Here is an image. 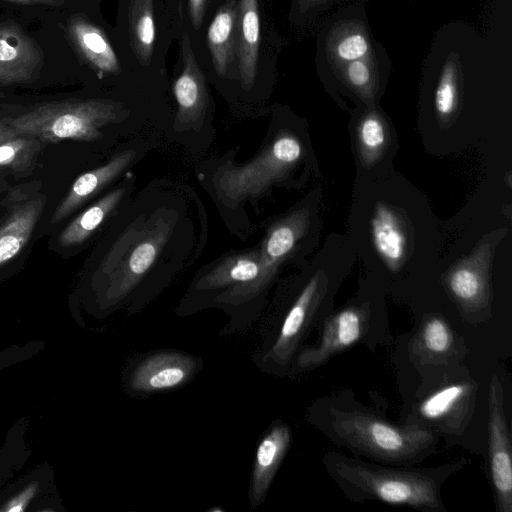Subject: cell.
I'll use <instances>...</instances> for the list:
<instances>
[{"instance_id": "obj_1", "label": "cell", "mask_w": 512, "mask_h": 512, "mask_svg": "<svg viewBox=\"0 0 512 512\" xmlns=\"http://www.w3.org/2000/svg\"><path fill=\"white\" fill-rule=\"evenodd\" d=\"M128 224L103 258L93 282L97 304L108 314L143 309L182 267L193 227L175 190L147 186L126 204Z\"/></svg>"}, {"instance_id": "obj_2", "label": "cell", "mask_w": 512, "mask_h": 512, "mask_svg": "<svg viewBox=\"0 0 512 512\" xmlns=\"http://www.w3.org/2000/svg\"><path fill=\"white\" fill-rule=\"evenodd\" d=\"M465 460L429 469L389 468L328 452L324 465L347 496L355 501L379 500L423 511L445 512L442 482Z\"/></svg>"}, {"instance_id": "obj_3", "label": "cell", "mask_w": 512, "mask_h": 512, "mask_svg": "<svg viewBox=\"0 0 512 512\" xmlns=\"http://www.w3.org/2000/svg\"><path fill=\"white\" fill-rule=\"evenodd\" d=\"M304 155L298 136L288 129L269 131L257 154L243 164L218 165L210 178L213 196L222 208L234 212L246 202L261 199L295 170Z\"/></svg>"}, {"instance_id": "obj_4", "label": "cell", "mask_w": 512, "mask_h": 512, "mask_svg": "<svg viewBox=\"0 0 512 512\" xmlns=\"http://www.w3.org/2000/svg\"><path fill=\"white\" fill-rule=\"evenodd\" d=\"M130 116L123 103L110 99H70L43 103L10 120L18 134L41 142L64 140L95 142L105 129L123 124Z\"/></svg>"}, {"instance_id": "obj_5", "label": "cell", "mask_w": 512, "mask_h": 512, "mask_svg": "<svg viewBox=\"0 0 512 512\" xmlns=\"http://www.w3.org/2000/svg\"><path fill=\"white\" fill-rule=\"evenodd\" d=\"M332 435L362 454L386 462H409L423 456L436 441L434 433L418 424L394 425L358 410L332 409Z\"/></svg>"}, {"instance_id": "obj_6", "label": "cell", "mask_w": 512, "mask_h": 512, "mask_svg": "<svg viewBox=\"0 0 512 512\" xmlns=\"http://www.w3.org/2000/svg\"><path fill=\"white\" fill-rule=\"evenodd\" d=\"M308 226L309 213L302 208L276 219L266 228L259 245L260 274L245 294L234 321L223 328L222 336L243 331L257 320L268 291L307 233Z\"/></svg>"}, {"instance_id": "obj_7", "label": "cell", "mask_w": 512, "mask_h": 512, "mask_svg": "<svg viewBox=\"0 0 512 512\" xmlns=\"http://www.w3.org/2000/svg\"><path fill=\"white\" fill-rule=\"evenodd\" d=\"M324 276L316 273L302 288L276 327L262 334L252 361L262 373L283 376L291 368L300 343L325 293Z\"/></svg>"}, {"instance_id": "obj_8", "label": "cell", "mask_w": 512, "mask_h": 512, "mask_svg": "<svg viewBox=\"0 0 512 512\" xmlns=\"http://www.w3.org/2000/svg\"><path fill=\"white\" fill-rule=\"evenodd\" d=\"M203 360L179 350H157L128 359L123 387L130 397H147L185 386L199 373Z\"/></svg>"}, {"instance_id": "obj_9", "label": "cell", "mask_w": 512, "mask_h": 512, "mask_svg": "<svg viewBox=\"0 0 512 512\" xmlns=\"http://www.w3.org/2000/svg\"><path fill=\"white\" fill-rule=\"evenodd\" d=\"M488 457L490 478L499 512H512V456L510 430L504 410L501 380L493 375L488 393Z\"/></svg>"}, {"instance_id": "obj_10", "label": "cell", "mask_w": 512, "mask_h": 512, "mask_svg": "<svg viewBox=\"0 0 512 512\" xmlns=\"http://www.w3.org/2000/svg\"><path fill=\"white\" fill-rule=\"evenodd\" d=\"M368 320L369 311L364 306H350L330 316L323 325L318 344L297 353L293 361L296 371L317 368L357 343L367 329Z\"/></svg>"}, {"instance_id": "obj_11", "label": "cell", "mask_w": 512, "mask_h": 512, "mask_svg": "<svg viewBox=\"0 0 512 512\" xmlns=\"http://www.w3.org/2000/svg\"><path fill=\"white\" fill-rule=\"evenodd\" d=\"M147 150L146 142L136 138L127 148L115 153L105 164L80 175L55 209L51 222H61L87 200L124 176Z\"/></svg>"}, {"instance_id": "obj_12", "label": "cell", "mask_w": 512, "mask_h": 512, "mask_svg": "<svg viewBox=\"0 0 512 512\" xmlns=\"http://www.w3.org/2000/svg\"><path fill=\"white\" fill-rule=\"evenodd\" d=\"M183 68L173 84L177 113L171 132L180 134L200 132L209 107L205 77L195 59L189 38L182 39Z\"/></svg>"}, {"instance_id": "obj_13", "label": "cell", "mask_w": 512, "mask_h": 512, "mask_svg": "<svg viewBox=\"0 0 512 512\" xmlns=\"http://www.w3.org/2000/svg\"><path fill=\"white\" fill-rule=\"evenodd\" d=\"M291 441V428L282 420L271 423L259 440L248 491L252 509H256L264 502Z\"/></svg>"}, {"instance_id": "obj_14", "label": "cell", "mask_w": 512, "mask_h": 512, "mask_svg": "<svg viewBox=\"0 0 512 512\" xmlns=\"http://www.w3.org/2000/svg\"><path fill=\"white\" fill-rule=\"evenodd\" d=\"M42 63V51L17 24L0 25V84L29 82Z\"/></svg>"}, {"instance_id": "obj_15", "label": "cell", "mask_w": 512, "mask_h": 512, "mask_svg": "<svg viewBox=\"0 0 512 512\" xmlns=\"http://www.w3.org/2000/svg\"><path fill=\"white\" fill-rule=\"evenodd\" d=\"M488 255L489 249L481 247V251L457 264L446 276V287L464 312L477 313L490 304Z\"/></svg>"}, {"instance_id": "obj_16", "label": "cell", "mask_w": 512, "mask_h": 512, "mask_svg": "<svg viewBox=\"0 0 512 512\" xmlns=\"http://www.w3.org/2000/svg\"><path fill=\"white\" fill-rule=\"evenodd\" d=\"M135 181L136 177L132 171H127L116 187L68 224L59 235V244L70 247L88 240L110 216L115 215L130 200L135 189Z\"/></svg>"}, {"instance_id": "obj_17", "label": "cell", "mask_w": 512, "mask_h": 512, "mask_svg": "<svg viewBox=\"0 0 512 512\" xmlns=\"http://www.w3.org/2000/svg\"><path fill=\"white\" fill-rule=\"evenodd\" d=\"M474 400L475 386L472 382H455L424 398L418 406V413L438 426L458 428L469 419Z\"/></svg>"}, {"instance_id": "obj_18", "label": "cell", "mask_w": 512, "mask_h": 512, "mask_svg": "<svg viewBox=\"0 0 512 512\" xmlns=\"http://www.w3.org/2000/svg\"><path fill=\"white\" fill-rule=\"evenodd\" d=\"M46 203L37 195L14 206L0 225V266L16 257L29 241Z\"/></svg>"}, {"instance_id": "obj_19", "label": "cell", "mask_w": 512, "mask_h": 512, "mask_svg": "<svg viewBox=\"0 0 512 512\" xmlns=\"http://www.w3.org/2000/svg\"><path fill=\"white\" fill-rule=\"evenodd\" d=\"M237 12L236 1L222 5L215 14L207 33L213 66L221 77L229 75L231 66L238 57Z\"/></svg>"}, {"instance_id": "obj_20", "label": "cell", "mask_w": 512, "mask_h": 512, "mask_svg": "<svg viewBox=\"0 0 512 512\" xmlns=\"http://www.w3.org/2000/svg\"><path fill=\"white\" fill-rule=\"evenodd\" d=\"M238 70L243 89L253 87L257 74L260 24L258 0H240L237 12Z\"/></svg>"}, {"instance_id": "obj_21", "label": "cell", "mask_w": 512, "mask_h": 512, "mask_svg": "<svg viewBox=\"0 0 512 512\" xmlns=\"http://www.w3.org/2000/svg\"><path fill=\"white\" fill-rule=\"evenodd\" d=\"M374 247L387 267L397 271L405 258L407 240L399 215L386 203H377L371 218Z\"/></svg>"}, {"instance_id": "obj_22", "label": "cell", "mask_w": 512, "mask_h": 512, "mask_svg": "<svg viewBox=\"0 0 512 512\" xmlns=\"http://www.w3.org/2000/svg\"><path fill=\"white\" fill-rule=\"evenodd\" d=\"M69 34L82 57L102 74L120 71L118 57L103 31L83 17H73Z\"/></svg>"}, {"instance_id": "obj_23", "label": "cell", "mask_w": 512, "mask_h": 512, "mask_svg": "<svg viewBox=\"0 0 512 512\" xmlns=\"http://www.w3.org/2000/svg\"><path fill=\"white\" fill-rule=\"evenodd\" d=\"M455 350V336L448 322L439 315L427 317L412 345L416 358L423 363H442Z\"/></svg>"}, {"instance_id": "obj_24", "label": "cell", "mask_w": 512, "mask_h": 512, "mask_svg": "<svg viewBox=\"0 0 512 512\" xmlns=\"http://www.w3.org/2000/svg\"><path fill=\"white\" fill-rule=\"evenodd\" d=\"M128 28L132 49L144 64L151 60L155 43L153 0H131Z\"/></svg>"}, {"instance_id": "obj_25", "label": "cell", "mask_w": 512, "mask_h": 512, "mask_svg": "<svg viewBox=\"0 0 512 512\" xmlns=\"http://www.w3.org/2000/svg\"><path fill=\"white\" fill-rule=\"evenodd\" d=\"M357 139L363 162L370 165L377 161L388 140L383 119L376 113L365 115L358 124Z\"/></svg>"}, {"instance_id": "obj_26", "label": "cell", "mask_w": 512, "mask_h": 512, "mask_svg": "<svg viewBox=\"0 0 512 512\" xmlns=\"http://www.w3.org/2000/svg\"><path fill=\"white\" fill-rule=\"evenodd\" d=\"M41 141L18 134L0 143V168L22 171L31 166L41 148Z\"/></svg>"}, {"instance_id": "obj_27", "label": "cell", "mask_w": 512, "mask_h": 512, "mask_svg": "<svg viewBox=\"0 0 512 512\" xmlns=\"http://www.w3.org/2000/svg\"><path fill=\"white\" fill-rule=\"evenodd\" d=\"M435 109L442 119H447L456 110L458 105V79L453 62L448 61L441 72L436 91Z\"/></svg>"}, {"instance_id": "obj_28", "label": "cell", "mask_w": 512, "mask_h": 512, "mask_svg": "<svg viewBox=\"0 0 512 512\" xmlns=\"http://www.w3.org/2000/svg\"><path fill=\"white\" fill-rule=\"evenodd\" d=\"M368 51V39L360 31H351L341 36L333 48L335 57L345 63L363 59Z\"/></svg>"}, {"instance_id": "obj_29", "label": "cell", "mask_w": 512, "mask_h": 512, "mask_svg": "<svg viewBox=\"0 0 512 512\" xmlns=\"http://www.w3.org/2000/svg\"><path fill=\"white\" fill-rule=\"evenodd\" d=\"M345 76L355 89L363 92L368 91L372 75L368 64L362 59L349 62L345 70Z\"/></svg>"}, {"instance_id": "obj_30", "label": "cell", "mask_w": 512, "mask_h": 512, "mask_svg": "<svg viewBox=\"0 0 512 512\" xmlns=\"http://www.w3.org/2000/svg\"><path fill=\"white\" fill-rule=\"evenodd\" d=\"M38 484L36 482L29 483L14 497L7 501L0 511L4 512H22L26 510L31 500L36 495Z\"/></svg>"}, {"instance_id": "obj_31", "label": "cell", "mask_w": 512, "mask_h": 512, "mask_svg": "<svg viewBox=\"0 0 512 512\" xmlns=\"http://www.w3.org/2000/svg\"><path fill=\"white\" fill-rule=\"evenodd\" d=\"M207 0H188L189 15L193 26L197 29L202 23Z\"/></svg>"}, {"instance_id": "obj_32", "label": "cell", "mask_w": 512, "mask_h": 512, "mask_svg": "<svg viewBox=\"0 0 512 512\" xmlns=\"http://www.w3.org/2000/svg\"><path fill=\"white\" fill-rule=\"evenodd\" d=\"M13 3L18 4H26V5H32V4H41V5H60L63 3V0H5Z\"/></svg>"}, {"instance_id": "obj_33", "label": "cell", "mask_w": 512, "mask_h": 512, "mask_svg": "<svg viewBox=\"0 0 512 512\" xmlns=\"http://www.w3.org/2000/svg\"><path fill=\"white\" fill-rule=\"evenodd\" d=\"M17 135L18 133L12 127L0 122V143Z\"/></svg>"}]
</instances>
